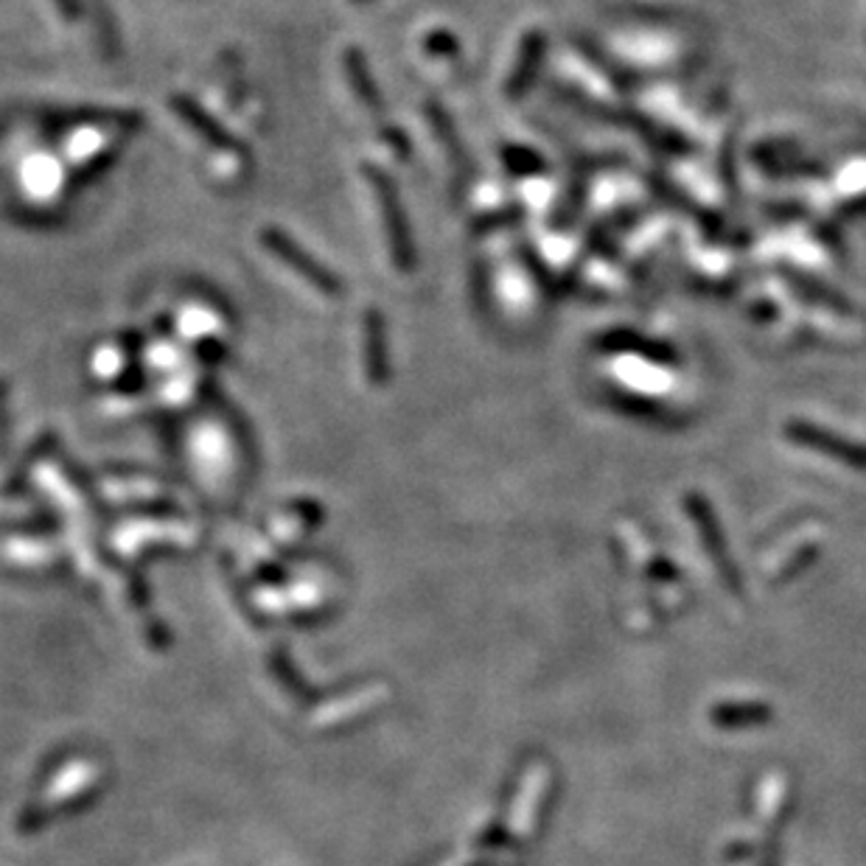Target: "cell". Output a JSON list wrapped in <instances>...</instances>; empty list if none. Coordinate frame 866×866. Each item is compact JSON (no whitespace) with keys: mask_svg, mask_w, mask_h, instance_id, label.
<instances>
[{"mask_svg":"<svg viewBox=\"0 0 866 866\" xmlns=\"http://www.w3.org/2000/svg\"><path fill=\"white\" fill-rule=\"evenodd\" d=\"M368 174L373 192L379 194V205H382L384 213V228H388V239H390V250H393V262L395 267L402 273H413L415 269V247H413V236H409L407 228V217H404L402 199L395 194L393 183H390L388 174L382 169H365Z\"/></svg>","mask_w":866,"mask_h":866,"instance_id":"cell-1","label":"cell"},{"mask_svg":"<svg viewBox=\"0 0 866 866\" xmlns=\"http://www.w3.org/2000/svg\"><path fill=\"white\" fill-rule=\"evenodd\" d=\"M262 239H264V244H267V247L278 255L280 262L287 264V267H292L300 278H307L312 287H317V292L332 295V298L343 295V280H339L334 273H328V269H325L320 262H314L307 250H300L298 244H295L289 236H284L280 230H273V228L264 230Z\"/></svg>","mask_w":866,"mask_h":866,"instance_id":"cell-2","label":"cell"},{"mask_svg":"<svg viewBox=\"0 0 866 866\" xmlns=\"http://www.w3.org/2000/svg\"><path fill=\"white\" fill-rule=\"evenodd\" d=\"M785 432H788L794 440H799V443H805V447L819 449V452H830L841 460H853V463H866V454L861 452L855 443L835 438L833 432H824V429L813 427V424H805V420H790Z\"/></svg>","mask_w":866,"mask_h":866,"instance_id":"cell-3","label":"cell"},{"mask_svg":"<svg viewBox=\"0 0 866 866\" xmlns=\"http://www.w3.org/2000/svg\"><path fill=\"white\" fill-rule=\"evenodd\" d=\"M542 57H544V37L539 32L528 34L522 43V48H519L517 68H513V73L508 77L505 96L522 99L524 93H528L530 84H533V79H535V73H539V68H542Z\"/></svg>","mask_w":866,"mask_h":866,"instance_id":"cell-4","label":"cell"},{"mask_svg":"<svg viewBox=\"0 0 866 866\" xmlns=\"http://www.w3.org/2000/svg\"><path fill=\"white\" fill-rule=\"evenodd\" d=\"M365 368L370 384L388 382V345H384V323L379 309H370L365 317Z\"/></svg>","mask_w":866,"mask_h":866,"instance_id":"cell-5","label":"cell"},{"mask_svg":"<svg viewBox=\"0 0 866 866\" xmlns=\"http://www.w3.org/2000/svg\"><path fill=\"white\" fill-rule=\"evenodd\" d=\"M603 348H612V350H643L645 357L654 359V362L676 365V350L670 348V345L654 343V339H643L639 334H634V332H612L609 337L603 339Z\"/></svg>","mask_w":866,"mask_h":866,"instance_id":"cell-6","label":"cell"},{"mask_svg":"<svg viewBox=\"0 0 866 866\" xmlns=\"http://www.w3.org/2000/svg\"><path fill=\"white\" fill-rule=\"evenodd\" d=\"M345 68H348L350 84L357 88L359 99H362L370 109H382V96H379V90L373 88V82H370L368 65H365V57L357 51V48H350V51L345 54Z\"/></svg>","mask_w":866,"mask_h":866,"instance_id":"cell-7","label":"cell"},{"mask_svg":"<svg viewBox=\"0 0 866 866\" xmlns=\"http://www.w3.org/2000/svg\"><path fill=\"white\" fill-rule=\"evenodd\" d=\"M172 104H174V107H177V113L183 115L185 124H192V127L197 129V132L203 135L205 140H208V143H213V147H224V149L233 147V140H230L228 135H224L222 129L217 127V124L210 122V118L203 113V109H197V107H194V104L185 102V99H174Z\"/></svg>","mask_w":866,"mask_h":866,"instance_id":"cell-8","label":"cell"},{"mask_svg":"<svg viewBox=\"0 0 866 866\" xmlns=\"http://www.w3.org/2000/svg\"><path fill=\"white\" fill-rule=\"evenodd\" d=\"M788 280H790V287L797 289V292L803 295V298L813 300V303H828V307L841 309V314H850V303H844V300H841L839 295L828 292V287H822V284H816V280L808 278V275L788 273Z\"/></svg>","mask_w":866,"mask_h":866,"instance_id":"cell-9","label":"cell"},{"mask_svg":"<svg viewBox=\"0 0 866 866\" xmlns=\"http://www.w3.org/2000/svg\"><path fill=\"white\" fill-rule=\"evenodd\" d=\"M429 118H432V127L438 129V138L443 140V143H447V147H449V152H452V158H454V160H460V158H463V154H460L458 135H454L452 122H449L447 115L440 113V109L435 107V104H429Z\"/></svg>","mask_w":866,"mask_h":866,"instance_id":"cell-10","label":"cell"},{"mask_svg":"<svg viewBox=\"0 0 866 866\" xmlns=\"http://www.w3.org/2000/svg\"><path fill=\"white\" fill-rule=\"evenodd\" d=\"M505 163H508L510 172L517 174H530L544 169V163L535 158V152H524V149H508V152H505Z\"/></svg>","mask_w":866,"mask_h":866,"instance_id":"cell-11","label":"cell"},{"mask_svg":"<svg viewBox=\"0 0 866 866\" xmlns=\"http://www.w3.org/2000/svg\"><path fill=\"white\" fill-rule=\"evenodd\" d=\"M427 48L429 51H438V54H458V43H454L452 37H447V34H443V37H440V34H435V37L427 43Z\"/></svg>","mask_w":866,"mask_h":866,"instance_id":"cell-12","label":"cell"},{"mask_svg":"<svg viewBox=\"0 0 866 866\" xmlns=\"http://www.w3.org/2000/svg\"><path fill=\"white\" fill-rule=\"evenodd\" d=\"M54 3H57V7L62 9V12L68 14V18H77V14H79V3H77V0H54Z\"/></svg>","mask_w":866,"mask_h":866,"instance_id":"cell-13","label":"cell"}]
</instances>
